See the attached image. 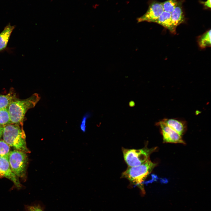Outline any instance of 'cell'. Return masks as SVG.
<instances>
[{
	"mask_svg": "<svg viewBox=\"0 0 211 211\" xmlns=\"http://www.w3.org/2000/svg\"><path fill=\"white\" fill-rule=\"evenodd\" d=\"M40 98L38 94L35 93L27 98L21 100L17 98L12 101L8 108L11 123L23 126L26 112L34 108Z\"/></svg>",
	"mask_w": 211,
	"mask_h": 211,
	"instance_id": "6da1fadb",
	"label": "cell"
},
{
	"mask_svg": "<svg viewBox=\"0 0 211 211\" xmlns=\"http://www.w3.org/2000/svg\"><path fill=\"white\" fill-rule=\"evenodd\" d=\"M3 140L10 147L26 153L30 152L27 147L23 126L11 123L3 126Z\"/></svg>",
	"mask_w": 211,
	"mask_h": 211,
	"instance_id": "7a4b0ae2",
	"label": "cell"
},
{
	"mask_svg": "<svg viewBox=\"0 0 211 211\" xmlns=\"http://www.w3.org/2000/svg\"><path fill=\"white\" fill-rule=\"evenodd\" d=\"M156 165L149 159L140 165L128 167L122 173L121 177L127 179L131 184L137 186L144 194L145 192L143 183Z\"/></svg>",
	"mask_w": 211,
	"mask_h": 211,
	"instance_id": "3957f363",
	"label": "cell"
},
{
	"mask_svg": "<svg viewBox=\"0 0 211 211\" xmlns=\"http://www.w3.org/2000/svg\"><path fill=\"white\" fill-rule=\"evenodd\" d=\"M156 148H149L147 146L140 149H128L122 148L124 160L128 167H133L140 165L146 161L150 155L154 152Z\"/></svg>",
	"mask_w": 211,
	"mask_h": 211,
	"instance_id": "277c9868",
	"label": "cell"
},
{
	"mask_svg": "<svg viewBox=\"0 0 211 211\" xmlns=\"http://www.w3.org/2000/svg\"><path fill=\"white\" fill-rule=\"evenodd\" d=\"M8 160L11 168L15 175L18 178L25 179L28 160L26 153L16 149L11 151Z\"/></svg>",
	"mask_w": 211,
	"mask_h": 211,
	"instance_id": "5b68a950",
	"label": "cell"
},
{
	"mask_svg": "<svg viewBox=\"0 0 211 211\" xmlns=\"http://www.w3.org/2000/svg\"><path fill=\"white\" fill-rule=\"evenodd\" d=\"M164 11L162 2L154 1L149 5L146 13L137 18V22L147 21L155 23Z\"/></svg>",
	"mask_w": 211,
	"mask_h": 211,
	"instance_id": "8992f818",
	"label": "cell"
},
{
	"mask_svg": "<svg viewBox=\"0 0 211 211\" xmlns=\"http://www.w3.org/2000/svg\"><path fill=\"white\" fill-rule=\"evenodd\" d=\"M156 125L160 127L164 142L185 144L181 136L161 120L157 122Z\"/></svg>",
	"mask_w": 211,
	"mask_h": 211,
	"instance_id": "52a82bcc",
	"label": "cell"
},
{
	"mask_svg": "<svg viewBox=\"0 0 211 211\" xmlns=\"http://www.w3.org/2000/svg\"><path fill=\"white\" fill-rule=\"evenodd\" d=\"M0 176L11 181L17 188H21V185L18 178L12 171L8 159L1 156H0Z\"/></svg>",
	"mask_w": 211,
	"mask_h": 211,
	"instance_id": "ba28073f",
	"label": "cell"
},
{
	"mask_svg": "<svg viewBox=\"0 0 211 211\" xmlns=\"http://www.w3.org/2000/svg\"><path fill=\"white\" fill-rule=\"evenodd\" d=\"M161 121L181 136L186 129V123L183 120L176 118H164Z\"/></svg>",
	"mask_w": 211,
	"mask_h": 211,
	"instance_id": "9c48e42d",
	"label": "cell"
},
{
	"mask_svg": "<svg viewBox=\"0 0 211 211\" xmlns=\"http://www.w3.org/2000/svg\"><path fill=\"white\" fill-rule=\"evenodd\" d=\"M168 29L171 33L176 34V28L173 26L171 19V13L164 11L155 22Z\"/></svg>",
	"mask_w": 211,
	"mask_h": 211,
	"instance_id": "30bf717a",
	"label": "cell"
},
{
	"mask_svg": "<svg viewBox=\"0 0 211 211\" xmlns=\"http://www.w3.org/2000/svg\"><path fill=\"white\" fill-rule=\"evenodd\" d=\"M182 4V2L178 1L177 6L171 13L172 23L176 28L178 25L183 23L185 20Z\"/></svg>",
	"mask_w": 211,
	"mask_h": 211,
	"instance_id": "8fae6325",
	"label": "cell"
},
{
	"mask_svg": "<svg viewBox=\"0 0 211 211\" xmlns=\"http://www.w3.org/2000/svg\"><path fill=\"white\" fill-rule=\"evenodd\" d=\"M15 28L8 23L0 33V52L6 47L11 35Z\"/></svg>",
	"mask_w": 211,
	"mask_h": 211,
	"instance_id": "7c38bea8",
	"label": "cell"
},
{
	"mask_svg": "<svg viewBox=\"0 0 211 211\" xmlns=\"http://www.w3.org/2000/svg\"><path fill=\"white\" fill-rule=\"evenodd\" d=\"M17 98L16 93L12 90L6 95L0 94V109H8L11 103Z\"/></svg>",
	"mask_w": 211,
	"mask_h": 211,
	"instance_id": "4fadbf2b",
	"label": "cell"
},
{
	"mask_svg": "<svg viewBox=\"0 0 211 211\" xmlns=\"http://www.w3.org/2000/svg\"><path fill=\"white\" fill-rule=\"evenodd\" d=\"M198 42L199 47L204 49L211 46V30L210 29L199 37Z\"/></svg>",
	"mask_w": 211,
	"mask_h": 211,
	"instance_id": "5bb4252c",
	"label": "cell"
},
{
	"mask_svg": "<svg viewBox=\"0 0 211 211\" xmlns=\"http://www.w3.org/2000/svg\"><path fill=\"white\" fill-rule=\"evenodd\" d=\"M11 123L8 109H0V125L3 126Z\"/></svg>",
	"mask_w": 211,
	"mask_h": 211,
	"instance_id": "9a60e30c",
	"label": "cell"
},
{
	"mask_svg": "<svg viewBox=\"0 0 211 211\" xmlns=\"http://www.w3.org/2000/svg\"><path fill=\"white\" fill-rule=\"evenodd\" d=\"M11 152L10 147L3 140H0V156L8 159Z\"/></svg>",
	"mask_w": 211,
	"mask_h": 211,
	"instance_id": "2e32d148",
	"label": "cell"
},
{
	"mask_svg": "<svg viewBox=\"0 0 211 211\" xmlns=\"http://www.w3.org/2000/svg\"><path fill=\"white\" fill-rule=\"evenodd\" d=\"M177 0H168L162 2L164 11L171 13L177 6Z\"/></svg>",
	"mask_w": 211,
	"mask_h": 211,
	"instance_id": "e0dca14e",
	"label": "cell"
},
{
	"mask_svg": "<svg viewBox=\"0 0 211 211\" xmlns=\"http://www.w3.org/2000/svg\"><path fill=\"white\" fill-rule=\"evenodd\" d=\"M91 116V114L89 112L86 113L83 116L80 127L81 131L83 132L86 131V125L87 119Z\"/></svg>",
	"mask_w": 211,
	"mask_h": 211,
	"instance_id": "ac0fdd59",
	"label": "cell"
},
{
	"mask_svg": "<svg viewBox=\"0 0 211 211\" xmlns=\"http://www.w3.org/2000/svg\"><path fill=\"white\" fill-rule=\"evenodd\" d=\"M204 7L207 8H211V0H207L201 2Z\"/></svg>",
	"mask_w": 211,
	"mask_h": 211,
	"instance_id": "d6986e66",
	"label": "cell"
},
{
	"mask_svg": "<svg viewBox=\"0 0 211 211\" xmlns=\"http://www.w3.org/2000/svg\"><path fill=\"white\" fill-rule=\"evenodd\" d=\"M29 209V211H42L39 207L37 206H30Z\"/></svg>",
	"mask_w": 211,
	"mask_h": 211,
	"instance_id": "ffe728a7",
	"label": "cell"
},
{
	"mask_svg": "<svg viewBox=\"0 0 211 211\" xmlns=\"http://www.w3.org/2000/svg\"><path fill=\"white\" fill-rule=\"evenodd\" d=\"M129 104L130 107H133L135 106V103L134 101H131L129 102Z\"/></svg>",
	"mask_w": 211,
	"mask_h": 211,
	"instance_id": "44dd1931",
	"label": "cell"
},
{
	"mask_svg": "<svg viewBox=\"0 0 211 211\" xmlns=\"http://www.w3.org/2000/svg\"><path fill=\"white\" fill-rule=\"evenodd\" d=\"M3 130V126L0 125V139L2 136Z\"/></svg>",
	"mask_w": 211,
	"mask_h": 211,
	"instance_id": "7402d4cb",
	"label": "cell"
}]
</instances>
